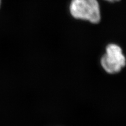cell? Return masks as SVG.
I'll list each match as a JSON object with an SVG mask.
<instances>
[{"label": "cell", "instance_id": "obj_2", "mask_svg": "<svg viewBox=\"0 0 126 126\" xmlns=\"http://www.w3.org/2000/svg\"><path fill=\"white\" fill-rule=\"evenodd\" d=\"M100 64L103 70L110 74L120 72L126 65V58L122 48L116 44L109 45L100 59Z\"/></svg>", "mask_w": 126, "mask_h": 126}, {"label": "cell", "instance_id": "obj_4", "mask_svg": "<svg viewBox=\"0 0 126 126\" xmlns=\"http://www.w3.org/2000/svg\"><path fill=\"white\" fill-rule=\"evenodd\" d=\"M0 5H1V0H0Z\"/></svg>", "mask_w": 126, "mask_h": 126}, {"label": "cell", "instance_id": "obj_3", "mask_svg": "<svg viewBox=\"0 0 126 126\" xmlns=\"http://www.w3.org/2000/svg\"><path fill=\"white\" fill-rule=\"evenodd\" d=\"M105 1H109V2H117V1H119L120 0H105Z\"/></svg>", "mask_w": 126, "mask_h": 126}, {"label": "cell", "instance_id": "obj_1", "mask_svg": "<svg viewBox=\"0 0 126 126\" xmlns=\"http://www.w3.org/2000/svg\"><path fill=\"white\" fill-rule=\"evenodd\" d=\"M70 11L74 18L92 23H98L101 19L100 6L97 0H72Z\"/></svg>", "mask_w": 126, "mask_h": 126}]
</instances>
